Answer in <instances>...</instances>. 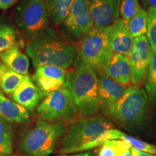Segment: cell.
<instances>
[{
	"instance_id": "cell-1",
	"label": "cell",
	"mask_w": 156,
	"mask_h": 156,
	"mask_svg": "<svg viewBox=\"0 0 156 156\" xmlns=\"http://www.w3.org/2000/svg\"><path fill=\"white\" fill-rule=\"evenodd\" d=\"M112 127V123L101 115L73 119L63 135L62 151L73 153L98 147L106 141V132Z\"/></svg>"
},
{
	"instance_id": "cell-2",
	"label": "cell",
	"mask_w": 156,
	"mask_h": 156,
	"mask_svg": "<svg viewBox=\"0 0 156 156\" xmlns=\"http://www.w3.org/2000/svg\"><path fill=\"white\" fill-rule=\"evenodd\" d=\"M73 63V68L67 73L66 87L71 93L82 116L97 114L100 109L98 74L78 55Z\"/></svg>"
},
{
	"instance_id": "cell-3",
	"label": "cell",
	"mask_w": 156,
	"mask_h": 156,
	"mask_svg": "<svg viewBox=\"0 0 156 156\" xmlns=\"http://www.w3.org/2000/svg\"><path fill=\"white\" fill-rule=\"evenodd\" d=\"M64 121L29 122L19 131L17 147L27 156H48L53 153L56 142L65 133Z\"/></svg>"
},
{
	"instance_id": "cell-4",
	"label": "cell",
	"mask_w": 156,
	"mask_h": 156,
	"mask_svg": "<svg viewBox=\"0 0 156 156\" xmlns=\"http://www.w3.org/2000/svg\"><path fill=\"white\" fill-rule=\"evenodd\" d=\"M26 52L36 68L45 65H55L69 68L75 58V48L62 42L53 30L47 28L30 39Z\"/></svg>"
},
{
	"instance_id": "cell-5",
	"label": "cell",
	"mask_w": 156,
	"mask_h": 156,
	"mask_svg": "<svg viewBox=\"0 0 156 156\" xmlns=\"http://www.w3.org/2000/svg\"><path fill=\"white\" fill-rule=\"evenodd\" d=\"M147 106L148 96L145 90L129 87L117 103L111 117L122 125L134 127L143 122Z\"/></svg>"
},
{
	"instance_id": "cell-6",
	"label": "cell",
	"mask_w": 156,
	"mask_h": 156,
	"mask_svg": "<svg viewBox=\"0 0 156 156\" xmlns=\"http://www.w3.org/2000/svg\"><path fill=\"white\" fill-rule=\"evenodd\" d=\"M77 113V107L67 87L48 93L36 108L38 119L46 122L73 119Z\"/></svg>"
},
{
	"instance_id": "cell-7",
	"label": "cell",
	"mask_w": 156,
	"mask_h": 156,
	"mask_svg": "<svg viewBox=\"0 0 156 156\" xmlns=\"http://www.w3.org/2000/svg\"><path fill=\"white\" fill-rule=\"evenodd\" d=\"M46 0H22L15 9V22L30 39L48 28Z\"/></svg>"
},
{
	"instance_id": "cell-8",
	"label": "cell",
	"mask_w": 156,
	"mask_h": 156,
	"mask_svg": "<svg viewBox=\"0 0 156 156\" xmlns=\"http://www.w3.org/2000/svg\"><path fill=\"white\" fill-rule=\"evenodd\" d=\"M113 54L106 43L103 30L95 28L83 36L78 46L77 55L98 75L103 73Z\"/></svg>"
},
{
	"instance_id": "cell-9",
	"label": "cell",
	"mask_w": 156,
	"mask_h": 156,
	"mask_svg": "<svg viewBox=\"0 0 156 156\" xmlns=\"http://www.w3.org/2000/svg\"><path fill=\"white\" fill-rule=\"evenodd\" d=\"M152 48L147 37L142 36L134 38V44L127 56L131 69V84L141 87L145 85L151 64Z\"/></svg>"
},
{
	"instance_id": "cell-10",
	"label": "cell",
	"mask_w": 156,
	"mask_h": 156,
	"mask_svg": "<svg viewBox=\"0 0 156 156\" xmlns=\"http://www.w3.org/2000/svg\"><path fill=\"white\" fill-rule=\"evenodd\" d=\"M64 24L74 37L84 36L88 33L93 28L90 0H75Z\"/></svg>"
},
{
	"instance_id": "cell-11",
	"label": "cell",
	"mask_w": 156,
	"mask_h": 156,
	"mask_svg": "<svg viewBox=\"0 0 156 156\" xmlns=\"http://www.w3.org/2000/svg\"><path fill=\"white\" fill-rule=\"evenodd\" d=\"M129 86L123 85L101 74L98 77L99 108L106 116H112L113 111Z\"/></svg>"
},
{
	"instance_id": "cell-12",
	"label": "cell",
	"mask_w": 156,
	"mask_h": 156,
	"mask_svg": "<svg viewBox=\"0 0 156 156\" xmlns=\"http://www.w3.org/2000/svg\"><path fill=\"white\" fill-rule=\"evenodd\" d=\"M67 70L55 65H45L36 68L32 80L46 94L66 87Z\"/></svg>"
},
{
	"instance_id": "cell-13",
	"label": "cell",
	"mask_w": 156,
	"mask_h": 156,
	"mask_svg": "<svg viewBox=\"0 0 156 156\" xmlns=\"http://www.w3.org/2000/svg\"><path fill=\"white\" fill-rule=\"evenodd\" d=\"M106 43L114 54L128 56L134 44V38L129 32L126 23L119 18L103 30Z\"/></svg>"
},
{
	"instance_id": "cell-14",
	"label": "cell",
	"mask_w": 156,
	"mask_h": 156,
	"mask_svg": "<svg viewBox=\"0 0 156 156\" xmlns=\"http://www.w3.org/2000/svg\"><path fill=\"white\" fill-rule=\"evenodd\" d=\"M121 0H90L93 28L104 30L119 17Z\"/></svg>"
},
{
	"instance_id": "cell-15",
	"label": "cell",
	"mask_w": 156,
	"mask_h": 156,
	"mask_svg": "<svg viewBox=\"0 0 156 156\" xmlns=\"http://www.w3.org/2000/svg\"><path fill=\"white\" fill-rule=\"evenodd\" d=\"M47 95L35 85L28 75L23 77L22 82L13 92L12 97L14 101L33 112L38 103Z\"/></svg>"
},
{
	"instance_id": "cell-16",
	"label": "cell",
	"mask_w": 156,
	"mask_h": 156,
	"mask_svg": "<svg viewBox=\"0 0 156 156\" xmlns=\"http://www.w3.org/2000/svg\"><path fill=\"white\" fill-rule=\"evenodd\" d=\"M103 74L123 85H132L131 69L127 56L119 54H113Z\"/></svg>"
},
{
	"instance_id": "cell-17",
	"label": "cell",
	"mask_w": 156,
	"mask_h": 156,
	"mask_svg": "<svg viewBox=\"0 0 156 156\" xmlns=\"http://www.w3.org/2000/svg\"><path fill=\"white\" fill-rule=\"evenodd\" d=\"M0 116L12 124H27L30 120L29 111L5 97L0 90Z\"/></svg>"
},
{
	"instance_id": "cell-18",
	"label": "cell",
	"mask_w": 156,
	"mask_h": 156,
	"mask_svg": "<svg viewBox=\"0 0 156 156\" xmlns=\"http://www.w3.org/2000/svg\"><path fill=\"white\" fill-rule=\"evenodd\" d=\"M0 61L13 71L22 75H28L30 61L17 45L0 53Z\"/></svg>"
},
{
	"instance_id": "cell-19",
	"label": "cell",
	"mask_w": 156,
	"mask_h": 156,
	"mask_svg": "<svg viewBox=\"0 0 156 156\" xmlns=\"http://www.w3.org/2000/svg\"><path fill=\"white\" fill-rule=\"evenodd\" d=\"M75 0H48V16L54 25L64 23Z\"/></svg>"
},
{
	"instance_id": "cell-20",
	"label": "cell",
	"mask_w": 156,
	"mask_h": 156,
	"mask_svg": "<svg viewBox=\"0 0 156 156\" xmlns=\"http://www.w3.org/2000/svg\"><path fill=\"white\" fill-rule=\"evenodd\" d=\"M24 75L13 71L0 61V90L11 95L23 80Z\"/></svg>"
},
{
	"instance_id": "cell-21",
	"label": "cell",
	"mask_w": 156,
	"mask_h": 156,
	"mask_svg": "<svg viewBox=\"0 0 156 156\" xmlns=\"http://www.w3.org/2000/svg\"><path fill=\"white\" fill-rule=\"evenodd\" d=\"M107 140H123L127 141L131 145L132 147L138 151L146 152L156 155V146L152 145V144L147 143V142L142 141L141 140L134 137L128 134L123 133L119 130L111 129L106 132Z\"/></svg>"
},
{
	"instance_id": "cell-22",
	"label": "cell",
	"mask_w": 156,
	"mask_h": 156,
	"mask_svg": "<svg viewBox=\"0 0 156 156\" xmlns=\"http://www.w3.org/2000/svg\"><path fill=\"white\" fill-rule=\"evenodd\" d=\"M13 147L14 128L12 124L0 116V155H11Z\"/></svg>"
},
{
	"instance_id": "cell-23",
	"label": "cell",
	"mask_w": 156,
	"mask_h": 156,
	"mask_svg": "<svg viewBox=\"0 0 156 156\" xmlns=\"http://www.w3.org/2000/svg\"><path fill=\"white\" fill-rule=\"evenodd\" d=\"M129 32L134 38L145 36L148 26V14L144 9L126 23Z\"/></svg>"
},
{
	"instance_id": "cell-24",
	"label": "cell",
	"mask_w": 156,
	"mask_h": 156,
	"mask_svg": "<svg viewBox=\"0 0 156 156\" xmlns=\"http://www.w3.org/2000/svg\"><path fill=\"white\" fill-rule=\"evenodd\" d=\"M131 147V145L125 140H106L101 145L98 156H122L126 150Z\"/></svg>"
},
{
	"instance_id": "cell-25",
	"label": "cell",
	"mask_w": 156,
	"mask_h": 156,
	"mask_svg": "<svg viewBox=\"0 0 156 156\" xmlns=\"http://www.w3.org/2000/svg\"><path fill=\"white\" fill-rule=\"evenodd\" d=\"M17 33L12 25L0 23V53L17 45Z\"/></svg>"
},
{
	"instance_id": "cell-26",
	"label": "cell",
	"mask_w": 156,
	"mask_h": 156,
	"mask_svg": "<svg viewBox=\"0 0 156 156\" xmlns=\"http://www.w3.org/2000/svg\"><path fill=\"white\" fill-rule=\"evenodd\" d=\"M152 51L151 64L145 86L148 98L151 102L156 103V50Z\"/></svg>"
},
{
	"instance_id": "cell-27",
	"label": "cell",
	"mask_w": 156,
	"mask_h": 156,
	"mask_svg": "<svg viewBox=\"0 0 156 156\" xmlns=\"http://www.w3.org/2000/svg\"><path fill=\"white\" fill-rule=\"evenodd\" d=\"M138 0H121L119 15L121 19L126 23L142 10Z\"/></svg>"
},
{
	"instance_id": "cell-28",
	"label": "cell",
	"mask_w": 156,
	"mask_h": 156,
	"mask_svg": "<svg viewBox=\"0 0 156 156\" xmlns=\"http://www.w3.org/2000/svg\"><path fill=\"white\" fill-rule=\"evenodd\" d=\"M147 14L148 26L146 34L152 50H156V12Z\"/></svg>"
},
{
	"instance_id": "cell-29",
	"label": "cell",
	"mask_w": 156,
	"mask_h": 156,
	"mask_svg": "<svg viewBox=\"0 0 156 156\" xmlns=\"http://www.w3.org/2000/svg\"><path fill=\"white\" fill-rule=\"evenodd\" d=\"M147 13L156 12V0H141Z\"/></svg>"
},
{
	"instance_id": "cell-30",
	"label": "cell",
	"mask_w": 156,
	"mask_h": 156,
	"mask_svg": "<svg viewBox=\"0 0 156 156\" xmlns=\"http://www.w3.org/2000/svg\"><path fill=\"white\" fill-rule=\"evenodd\" d=\"M17 0H0V9H7L16 2Z\"/></svg>"
},
{
	"instance_id": "cell-31",
	"label": "cell",
	"mask_w": 156,
	"mask_h": 156,
	"mask_svg": "<svg viewBox=\"0 0 156 156\" xmlns=\"http://www.w3.org/2000/svg\"><path fill=\"white\" fill-rule=\"evenodd\" d=\"M131 151L132 156H156V155H154V154L138 151V150L134 149V148L132 147H131Z\"/></svg>"
},
{
	"instance_id": "cell-32",
	"label": "cell",
	"mask_w": 156,
	"mask_h": 156,
	"mask_svg": "<svg viewBox=\"0 0 156 156\" xmlns=\"http://www.w3.org/2000/svg\"><path fill=\"white\" fill-rule=\"evenodd\" d=\"M131 147L127 148V149H126L125 151V152L124 153V154H123L122 156H132V151H131Z\"/></svg>"
},
{
	"instance_id": "cell-33",
	"label": "cell",
	"mask_w": 156,
	"mask_h": 156,
	"mask_svg": "<svg viewBox=\"0 0 156 156\" xmlns=\"http://www.w3.org/2000/svg\"><path fill=\"white\" fill-rule=\"evenodd\" d=\"M61 156H90V154L88 153H80V154H77V155H61Z\"/></svg>"
}]
</instances>
